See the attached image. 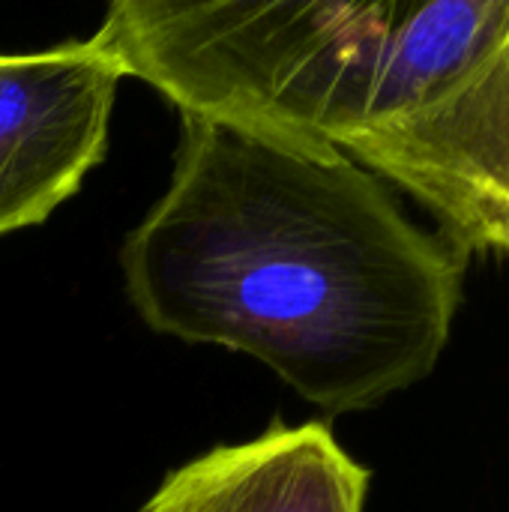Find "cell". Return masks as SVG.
I'll return each instance as SVG.
<instances>
[{"label":"cell","mask_w":509,"mask_h":512,"mask_svg":"<svg viewBox=\"0 0 509 512\" xmlns=\"http://www.w3.org/2000/svg\"><path fill=\"white\" fill-rule=\"evenodd\" d=\"M333 144L420 201L456 252L509 264V27L435 99Z\"/></svg>","instance_id":"obj_3"},{"label":"cell","mask_w":509,"mask_h":512,"mask_svg":"<svg viewBox=\"0 0 509 512\" xmlns=\"http://www.w3.org/2000/svg\"><path fill=\"white\" fill-rule=\"evenodd\" d=\"M120 81L90 39L0 54V237L45 222L105 159Z\"/></svg>","instance_id":"obj_4"},{"label":"cell","mask_w":509,"mask_h":512,"mask_svg":"<svg viewBox=\"0 0 509 512\" xmlns=\"http://www.w3.org/2000/svg\"><path fill=\"white\" fill-rule=\"evenodd\" d=\"M120 273L153 333L246 354L342 417L435 372L468 258L336 144L180 114L171 180Z\"/></svg>","instance_id":"obj_1"},{"label":"cell","mask_w":509,"mask_h":512,"mask_svg":"<svg viewBox=\"0 0 509 512\" xmlns=\"http://www.w3.org/2000/svg\"><path fill=\"white\" fill-rule=\"evenodd\" d=\"M509 27V0H117L90 45L177 114L339 135L417 108Z\"/></svg>","instance_id":"obj_2"},{"label":"cell","mask_w":509,"mask_h":512,"mask_svg":"<svg viewBox=\"0 0 509 512\" xmlns=\"http://www.w3.org/2000/svg\"><path fill=\"white\" fill-rule=\"evenodd\" d=\"M369 471L324 423L270 426L171 471L138 512H366Z\"/></svg>","instance_id":"obj_5"}]
</instances>
